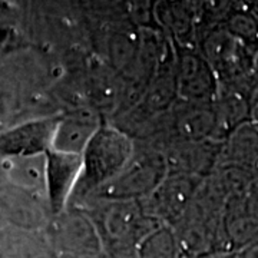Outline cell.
I'll list each match as a JSON object with an SVG mask.
<instances>
[{"instance_id":"6da1fadb","label":"cell","mask_w":258,"mask_h":258,"mask_svg":"<svg viewBox=\"0 0 258 258\" xmlns=\"http://www.w3.org/2000/svg\"><path fill=\"white\" fill-rule=\"evenodd\" d=\"M137 144L126 132L105 122L82 154V172L69 205H81L123 169Z\"/></svg>"},{"instance_id":"7a4b0ae2","label":"cell","mask_w":258,"mask_h":258,"mask_svg":"<svg viewBox=\"0 0 258 258\" xmlns=\"http://www.w3.org/2000/svg\"><path fill=\"white\" fill-rule=\"evenodd\" d=\"M168 172L169 168L165 154L161 149L147 144H137L134 155L123 166V169L109 184L95 194L91 200H120L142 203L152 195L159 184L165 179Z\"/></svg>"},{"instance_id":"3957f363","label":"cell","mask_w":258,"mask_h":258,"mask_svg":"<svg viewBox=\"0 0 258 258\" xmlns=\"http://www.w3.org/2000/svg\"><path fill=\"white\" fill-rule=\"evenodd\" d=\"M204 178L168 172L165 179L142 205L157 221H179L203 186Z\"/></svg>"},{"instance_id":"277c9868","label":"cell","mask_w":258,"mask_h":258,"mask_svg":"<svg viewBox=\"0 0 258 258\" xmlns=\"http://www.w3.org/2000/svg\"><path fill=\"white\" fill-rule=\"evenodd\" d=\"M217 113L214 103L179 101L165 118V138L161 151L169 142H207L215 138Z\"/></svg>"},{"instance_id":"5b68a950","label":"cell","mask_w":258,"mask_h":258,"mask_svg":"<svg viewBox=\"0 0 258 258\" xmlns=\"http://www.w3.org/2000/svg\"><path fill=\"white\" fill-rule=\"evenodd\" d=\"M126 85L120 72L111 66H91L85 71L82 96L85 106L99 113L105 120L113 119L125 103Z\"/></svg>"},{"instance_id":"8992f818","label":"cell","mask_w":258,"mask_h":258,"mask_svg":"<svg viewBox=\"0 0 258 258\" xmlns=\"http://www.w3.org/2000/svg\"><path fill=\"white\" fill-rule=\"evenodd\" d=\"M56 125L57 116L25 120L2 129V157L45 155L52 149Z\"/></svg>"},{"instance_id":"52a82bcc","label":"cell","mask_w":258,"mask_h":258,"mask_svg":"<svg viewBox=\"0 0 258 258\" xmlns=\"http://www.w3.org/2000/svg\"><path fill=\"white\" fill-rule=\"evenodd\" d=\"M106 120L89 106H74L57 116L52 149L81 155Z\"/></svg>"},{"instance_id":"ba28073f","label":"cell","mask_w":258,"mask_h":258,"mask_svg":"<svg viewBox=\"0 0 258 258\" xmlns=\"http://www.w3.org/2000/svg\"><path fill=\"white\" fill-rule=\"evenodd\" d=\"M82 172V157L50 149L46 154V195L52 215L69 207Z\"/></svg>"},{"instance_id":"9c48e42d","label":"cell","mask_w":258,"mask_h":258,"mask_svg":"<svg viewBox=\"0 0 258 258\" xmlns=\"http://www.w3.org/2000/svg\"><path fill=\"white\" fill-rule=\"evenodd\" d=\"M221 144L207 142H169L164 147L169 172L208 178L218 165Z\"/></svg>"},{"instance_id":"30bf717a","label":"cell","mask_w":258,"mask_h":258,"mask_svg":"<svg viewBox=\"0 0 258 258\" xmlns=\"http://www.w3.org/2000/svg\"><path fill=\"white\" fill-rule=\"evenodd\" d=\"M179 101L214 103L220 92V81L211 64L195 55H185L176 63Z\"/></svg>"},{"instance_id":"8fae6325","label":"cell","mask_w":258,"mask_h":258,"mask_svg":"<svg viewBox=\"0 0 258 258\" xmlns=\"http://www.w3.org/2000/svg\"><path fill=\"white\" fill-rule=\"evenodd\" d=\"M0 197L2 217L13 225L33 228L53 218L46 198L8 184H2Z\"/></svg>"},{"instance_id":"7c38bea8","label":"cell","mask_w":258,"mask_h":258,"mask_svg":"<svg viewBox=\"0 0 258 258\" xmlns=\"http://www.w3.org/2000/svg\"><path fill=\"white\" fill-rule=\"evenodd\" d=\"M2 184L46 198V154L32 157H2Z\"/></svg>"}]
</instances>
